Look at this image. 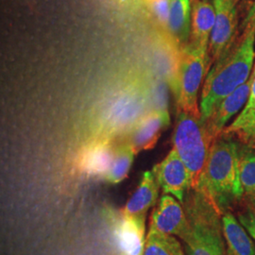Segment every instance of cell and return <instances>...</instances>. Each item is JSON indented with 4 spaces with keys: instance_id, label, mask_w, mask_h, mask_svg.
<instances>
[{
    "instance_id": "6da1fadb",
    "label": "cell",
    "mask_w": 255,
    "mask_h": 255,
    "mask_svg": "<svg viewBox=\"0 0 255 255\" xmlns=\"http://www.w3.org/2000/svg\"><path fill=\"white\" fill-rule=\"evenodd\" d=\"M255 6L251 10L240 35L213 64L201 92V117L205 121L220 102L249 80L255 63Z\"/></svg>"
},
{
    "instance_id": "7a4b0ae2",
    "label": "cell",
    "mask_w": 255,
    "mask_h": 255,
    "mask_svg": "<svg viewBox=\"0 0 255 255\" xmlns=\"http://www.w3.org/2000/svg\"><path fill=\"white\" fill-rule=\"evenodd\" d=\"M204 192L221 215L241 203L244 192L240 181L239 142L221 133L215 139L195 187Z\"/></svg>"
},
{
    "instance_id": "3957f363",
    "label": "cell",
    "mask_w": 255,
    "mask_h": 255,
    "mask_svg": "<svg viewBox=\"0 0 255 255\" xmlns=\"http://www.w3.org/2000/svg\"><path fill=\"white\" fill-rule=\"evenodd\" d=\"M190 226L183 242L187 255H226L222 215L203 191L191 188L182 203Z\"/></svg>"
},
{
    "instance_id": "277c9868",
    "label": "cell",
    "mask_w": 255,
    "mask_h": 255,
    "mask_svg": "<svg viewBox=\"0 0 255 255\" xmlns=\"http://www.w3.org/2000/svg\"><path fill=\"white\" fill-rule=\"evenodd\" d=\"M177 111L172 138L173 148L188 168L191 175L192 188H195L215 138L210 133L206 121L201 116H195L182 110Z\"/></svg>"
},
{
    "instance_id": "5b68a950",
    "label": "cell",
    "mask_w": 255,
    "mask_h": 255,
    "mask_svg": "<svg viewBox=\"0 0 255 255\" xmlns=\"http://www.w3.org/2000/svg\"><path fill=\"white\" fill-rule=\"evenodd\" d=\"M145 102L143 93L131 86L114 94L100 114L98 134L95 137L126 136L146 115Z\"/></svg>"
},
{
    "instance_id": "8992f818",
    "label": "cell",
    "mask_w": 255,
    "mask_h": 255,
    "mask_svg": "<svg viewBox=\"0 0 255 255\" xmlns=\"http://www.w3.org/2000/svg\"><path fill=\"white\" fill-rule=\"evenodd\" d=\"M208 54L185 46L181 48L176 82L172 88L177 109L201 116L198 96L202 81L209 71Z\"/></svg>"
},
{
    "instance_id": "52a82bcc",
    "label": "cell",
    "mask_w": 255,
    "mask_h": 255,
    "mask_svg": "<svg viewBox=\"0 0 255 255\" xmlns=\"http://www.w3.org/2000/svg\"><path fill=\"white\" fill-rule=\"evenodd\" d=\"M238 0H214L216 21L208 47L209 70L232 45L237 35Z\"/></svg>"
},
{
    "instance_id": "ba28073f",
    "label": "cell",
    "mask_w": 255,
    "mask_h": 255,
    "mask_svg": "<svg viewBox=\"0 0 255 255\" xmlns=\"http://www.w3.org/2000/svg\"><path fill=\"white\" fill-rule=\"evenodd\" d=\"M148 229L169 235L184 242L190 233L189 222L182 203L169 194H164L152 211Z\"/></svg>"
},
{
    "instance_id": "9c48e42d",
    "label": "cell",
    "mask_w": 255,
    "mask_h": 255,
    "mask_svg": "<svg viewBox=\"0 0 255 255\" xmlns=\"http://www.w3.org/2000/svg\"><path fill=\"white\" fill-rule=\"evenodd\" d=\"M151 171L163 193L172 195L182 204L192 188L191 175L177 151L172 148Z\"/></svg>"
},
{
    "instance_id": "30bf717a",
    "label": "cell",
    "mask_w": 255,
    "mask_h": 255,
    "mask_svg": "<svg viewBox=\"0 0 255 255\" xmlns=\"http://www.w3.org/2000/svg\"><path fill=\"white\" fill-rule=\"evenodd\" d=\"M169 123L168 110H151L137 122L123 140L128 142L137 155L153 148Z\"/></svg>"
},
{
    "instance_id": "8fae6325",
    "label": "cell",
    "mask_w": 255,
    "mask_h": 255,
    "mask_svg": "<svg viewBox=\"0 0 255 255\" xmlns=\"http://www.w3.org/2000/svg\"><path fill=\"white\" fill-rule=\"evenodd\" d=\"M117 145L115 139L94 137L83 146L78 157V167L87 176L104 179L113 163Z\"/></svg>"
},
{
    "instance_id": "7c38bea8",
    "label": "cell",
    "mask_w": 255,
    "mask_h": 255,
    "mask_svg": "<svg viewBox=\"0 0 255 255\" xmlns=\"http://www.w3.org/2000/svg\"><path fill=\"white\" fill-rule=\"evenodd\" d=\"M146 215L129 216L121 212L115 226V238L121 255H144Z\"/></svg>"
},
{
    "instance_id": "4fadbf2b",
    "label": "cell",
    "mask_w": 255,
    "mask_h": 255,
    "mask_svg": "<svg viewBox=\"0 0 255 255\" xmlns=\"http://www.w3.org/2000/svg\"><path fill=\"white\" fill-rule=\"evenodd\" d=\"M191 3V32L187 46L208 54L210 37L216 21V9L206 0H192Z\"/></svg>"
},
{
    "instance_id": "5bb4252c",
    "label": "cell",
    "mask_w": 255,
    "mask_h": 255,
    "mask_svg": "<svg viewBox=\"0 0 255 255\" xmlns=\"http://www.w3.org/2000/svg\"><path fill=\"white\" fill-rule=\"evenodd\" d=\"M252 82L253 76L251 75V77L245 83L239 86L220 102L213 115L206 120V125L208 127L210 133L215 139L222 133L229 120L247 104L251 93Z\"/></svg>"
},
{
    "instance_id": "9a60e30c",
    "label": "cell",
    "mask_w": 255,
    "mask_h": 255,
    "mask_svg": "<svg viewBox=\"0 0 255 255\" xmlns=\"http://www.w3.org/2000/svg\"><path fill=\"white\" fill-rule=\"evenodd\" d=\"M160 186L152 171H145L135 191L128 200L122 213L129 216L146 215L147 211L158 202Z\"/></svg>"
},
{
    "instance_id": "2e32d148",
    "label": "cell",
    "mask_w": 255,
    "mask_h": 255,
    "mask_svg": "<svg viewBox=\"0 0 255 255\" xmlns=\"http://www.w3.org/2000/svg\"><path fill=\"white\" fill-rule=\"evenodd\" d=\"M191 11L190 0H169L168 36L180 48L189 43Z\"/></svg>"
},
{
    "instance_id": "e0dca14e",
    "label": "cell",
    "mask_w": 255,
    "mask_h": 255,
    "mask_svg": "<svg viewBox=\"0 0 255 255\" xmlns=\"http://www.w3.org/2000/svg\"><path fill=\"white\" fill-rule=\"evenodd\" d=\"M226 255H255V244L232 212L222 215Z\"/></svg>"
},
{
    "instance_id": "ac0fdd59",
    "label": "cell",
    "mask_w": 255,
    "mask_h": 255,
    "mask_svg": "<svg viewBox=\"0 0 255 255\" xmlns=\"http://www.w3.org/2000/svg\"><path fill=\"white\" fill-rule=\"evenodd\" d=\"M222 133L234 137L240 144L255 149V107L243 110Z\"/></svg>"
},
{
    "instance_id": "d6986e66",
    "label": "cell",
    "mask_w": 255,
    "mask_h": 255,
    "mask_svg": "<svg viewBox=\"0 0 255 255\" xmlns=\"http://www.w3.org/2000/svg\"><path fill=\"white\" fill-rule=\"evenodd\" d=\"M135 155L133 148L126 140H122L119 144H117L113 163L108 173L104 177V180L113 184H117L125 180Z\"/></svg>"
},
{
    "instance_id": "ffe728a7",
    "label": "cell",
    "mask_w": 255,
    "mask_h": 255,
    "mask_svg": "<svg viewBox=\"0 0 255 255\" xmlns=\"http://www.w3.org/2000/svg\"><path fill=\"white\" fill-rule=\"evenodd\" d=\"M144 255H185V254L177 237L148 229Z\"/></svg>"
},
{
    "instance_id": "44dd1931",
    "label": "cell",
    "mask_w": 255,
    "mask_h": 255,
    "mask_svg": "<svg viewBox=\"0 0 255 255\" xmlns=\"http://www.w3.org/2000/svg\"><path fill=\"white\" fill-rule=\"evenodd\" d=\"M239 170L244 196L255 195V152L239 143Z\"/></svg>"
},
{
    "instance_id": "7402d4cb",
    "label": "cell",
    "mask_w": 255,
    "mask_h": 255,
    "mask_svg": "<svg viewBox=\"0 0 255 255\" xmlns=\"http://www.w3.org/2000/svg\"><path fill=\"white\" fill-rule=\"evenodd\" d=\"M237 208L239 209L237 214L239 222L255 240V195L243 196Z\"/></svg>"
},
{
    "instance_id": "603a6c76",
    "label": "cell",
    "mask_w": 255,
    "mask_h": 255,
    "mask_svg": "<svg viewBox=\"0 0 255 255\" xmlns=\"http://www.w3.org/2000/svg\"><path fill=\"white\" fill-rule=\"evenodd\" d=\"M145 3L149 15L154 19L156 24L164 30V33L168 34L169 0H145Z\"/></svg>"
},
{
    "instance_id": "cb8c5ba5",
    "label": "cell",
    "mask_w": 255,
    "mask_h": 255,
    "mask_svg": "<svg viewBox=\"0 0 255 255\" xmlns=\"http://www.w3.org/2000/svg\"><path fill=\"white\" fill-rule=\"evenodd\" d=\"M252 76H253V82H252L251 93H250V97H249V100L247 101V104L245 105L244 109H251L253 107H255V70L252 73Z\"/></svg>"
}]
</instances>
